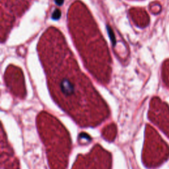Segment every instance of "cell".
<instances>
[{"label": "cell", "instance_id": "cell-1", "mask_svg": "<svg viewBox=\"0 0 169 169\" xmlns=\"http://www.w3.org/2000/svg\"><path fill=\"white\" fill-rule=\"evenodd\" d=\"M60 88L62 92L67 96H70L74 91L73 84L66 79H63L60 83Z\"/></svg>", "mask_w": 169, "mask_h": 169}, {"label": "cell", "instance_id": "cell-2", "mask_svg": "<svg viewBox=\"0 0 169 169\" xmlns=\"http://www.w3.org/2000/svg\"><path fill=\"white\" fill-rule=\"evenodd\" d=\"M106 28H107V32H108V36H109V37H110L111 42L112 44V46H115L116 44V41L115 35H114L113 30L109 25L106 26Z\"/></svg>", "mask_w": 169, "mask_h": 169}, {"label": "cell", "instance_id": "cell-3", "mask_svg": "<svg viewBox=\"0 0 169 169\" xmlns=\"http://www.w3.org/2000/svg\"><path fill=\"white\" fill-rule=\"evenodd\" d=\"M62 15V13L61 11L59 9H56L54 10V11L53 12L52 15V19L53 20H58L59 18L61 17Z\"/></svg>", "mask_w": 169, "mask_h": 169}, {"label": "cell", "instance_id": "cell-4", "mask_svg": "<svg viewBox=\"0 0 169 169\" xmlns=\"http://www.w3.org/2000/svg\"><path fill=\"white\" fill-rule=\"evenodd\" d=\"M54 2H55V3H56V4L57 5V6H61L63 5L64 0H54Z\"/></svg>", "mask_w": 169, "mask_h": 169}]
</instances>
